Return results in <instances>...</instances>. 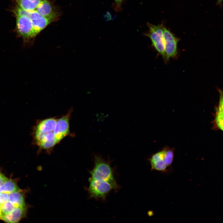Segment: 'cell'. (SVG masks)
<instances>
[{
	"mask_svg": "<svg viewBox=\"0 0 223 223\" xmlns=\"http://www.w3.org/2000/svg\"><path fill=\"white\" fill-rule=\"evenodd\" d=\"M94 167L90 171L89 179L99 182H110L117 183L114 177L109 158L106 160L99 154H94Z\"/></svg>",
	"mask_w": 223,
	"mask_h": 223,
	"instance_id": "obj_1",
	"label": "cell"
},
{
	"mask_svg": "<svg viewBox=\"0 0 223 223\" xmlns=\"http://www.w3.org/2000/svg\"><path fill=\"white\" fill-rule=\"evenodd\" d=\"M16 18V31L17 35L21 37L24 43L29 42L36 35L32 21L26 15H15Z\"/></svg>",
	"mask_w": 223,
	"mask_h": 223,
	"instance_id": "obj_2",
	"label": "cell"
},
{
	"mask_svg": "<svg viewBox=\"0 0 223 223\" xmlns=\"http://www.w3.org/2000/svg\"><path fill=\"white\" fill-rule=\"evenodd\" d=\"M148 32L145 34L151 41L152 45L159 54L164 59L165 53L162 24L156 25L148 23Z\"/></svg>",
	"mask_w": 223,
	"mask_h": 223,
	"instance_id": "obj_3",
	"label": "cell"
},
{
	"mask_svg": "<svg viewBox=\"0 0 223 223\" xmlns=\"http://www.w3.org/2000/svg\"><path fill=\"white\" fill-rule=\"evenodd\" d=\"M88 191L90 198L104 200L107 194L112 190L117 191L119 186L117 183L107 182L100 183L89 180Z\"/></svg>",
	"mask_w": 223,
	"mask_h": 223,
	"instance_id": "obj_4",
	"label": "cell"
},
{
	"mask_svg": "<svg viewBox=\"0 0 223 223\" xmlns=\"http://www.w3.org/2000/svg\"><path fill=\"white\" fill-rule=\"evenodd\" d=\"M15 15H24L28 17L31 20L36 35L44 29L50 23L51 20L41 15L36 11H24L17 5L14 10Z\"/></svg>",
	"mask_w": 223,
	"mask_h": 223,
	"instance_id": "obj_5",
	"label": "cell"
},
{
	"mask_svg": "<svg viewBox=\"0 0 223 223\" xmlns=\"http://www.w3.org/2000/svg\"><path fill=\"white\" fill-rule=\"evenodd\" d=\"M165 59L166 61L171 58H176L177 55V46L179 39L169 30L164 26L163 31Z\"/></svg>",
	"mask_w": 223,
	"mask_h": 223,
	"instance_id": "obj_6",
	"label": "cell"
},
{
	"mask_svg": "<svg viewBox=\"0 0 223 223\" xmlns=\"http://www.w3.org/2000/svg\"><path fill=\"white\" fill-rule=\"evenodd\" d=\"M57 120L55 118L47 119L40 122L37 125L34 133L35 139L37 144L45 135L54 131Z\"/></svg>",
	"mask_w": 223,
	"mask_h": 223,
	"instance_id": "obj_7",
	"label": "cell"
},
{
	"mask_svg": "<svg viewBox=\"0 0 223 223\" xmlns=\"http://www.w3.org/2000/svg\"><path fill=\"white\" fill-rule=\"evenodd\" d=\"M70 114L69 112L65 116L57 120L54 130L57 143L60 141L69 133V120Z\"/></svg>",
	"mask_w": 223,
	"mask_h": 223,
	"instance_id": "obj_8",
	"label": "cell"
},
{
	"mask_svg": "<svg viewBox=\"0 0 223 223\" xmlns=\"http://www.w3.org/2000/svg\"><path fill=\"white\" fill-rule=\"evenodd\" d=\"M165 149L164 147L161 151L153 154L149 161L151 171L155 170L166 173L168 171V168L164 162Z\"/></svg>",
	"mask_w": 223,
	"mask_h": 223,
	"instance_id": "obj_9",
	"label": "cell"
},
{
	"mask_svg": "<svg viewBox=\"0 0 223 223\" xmlns=\"http://www.w3.org/2000/svg\"><path fill=\"white\" fill-rule=\"evenodd\" d=\"M35 11L42 16L53 21L57 17V13L55 7L47 0H43Z\"/></svg>",
	"mask_w": 223,
	"mask_h": 223,
	"instance_id": "obj_10",
	"label": "cell"
},
{
	"mask_svg": "<svg viewBox=\"0 0 223 223\" xmlns=\"http://www.w3.org/2000/svg\"><path fill=\"white\" fill-rule=\"evenodd\" d=\"M26 211V207H15L11 213L2 215L0 219L8 223H17L25 216Z\"/></svg>",
	"mask_w": 223,
	"mask_h": 223,
	"instance_id": "obj_11",
	"label": "cell"
},
{
	"mask_svg": "<svg viewBox=\"0 0 223 223\" xmlns=\"http://www.w3.org/2000/svg\"><path fill=\"white\" fill-rule=\"evenodd\" d=\"M56 144L54 131L45 135L37 145L41 148L47 150L52 148Z\"/></svg>",
	"mask_w": 223,
	"mask_h": 223,
	"instance_id": "obj_12",
	"label": "cell"
},
{
	"mask_svg": "<svg viewBox=\"0 0 223 223\" xmlns=\"http://www.w3.org/2000/svg\"><path fill=\"white\" fill-rule=\"evenodd\" d=\"M43 0H17V6L23 10L31 11H35Z\"/></svg>",
	"mask_w": 223,
	"mask_h": 223,
	"instance_id": "obj_13",
	"label": "cell"
},
{
	"mask_svg": "<svg viewBox=\"0 0 223 223\" xmlns=\"http://www.w3.org/2000/svg\"><path fill=\"white\" fill-rule=\"evenodd\" d=\"M21 190L9 194L8 200L15 207H26L24 195Z\"/></svg>",
	"mask_w": 223,
	"mask_h": 223,
	"instance_id": "obj_14",
	"label": "cell"
},
{
	"mask_svg": "<svg viewBox=\"0 0 223 223\" xmlns=\"http://www.w3.org/2000/svg\"><path fill=\"white\" fill-rule=\"evenodd\" d=\"M20 190L14 181L8 179L0 186V193L4 192L10 194Z\"/></svg>",
	"mask_w": 223,
	"mask_h": 223,
	"instance_id": "obj_15",
	"label": "cell"
},
{
	"mask_svg": "<svg viewBox=\"0 0 223 223\" xmlns=\"http://www.w3.org/2000/svg\"><path fill=\"white\" fill-rule=\"evenodd\" d=\"M164 147V162L166 166L168 168L171 167L173 161L174 149L167 146Z\"/></svg>",
	"mask_w": 223,
	"mask_h": 223,
	"instance_id": "obj_16",
	"label": "cell"
},
{
	"mask_svg": "<svg viewBox=\"0 0 223 223\" xmlns=\"http://www.w3.org/2000/svg\"><path fill=\"white\" fill-rule=\"evenodd\" d=\"M15 208V207L11 202L9 200L8 201L1 205L2 216L11 213L14 210Z\"/></svg>",
	"mask_w": 223,
	"mask_h": 223,
	"instance_id": "obj_17",
	"label": "cell"
},
{
	"mask_svg": "<svg viewBox=\"0 0 223 223\" xmlns=\"http://www.w3.org/2000/svg\"><path fill=\"white\" fill-rule=\"evenodd\" d=\"M215 121L218 127L223 131V117L216 113Z\"/></svg>",
	"mask_w": 223,
	"mask_h": 223,
	"instance_id": "obj_18",
	"label": "cell"
},
{
	"mask_svg": "<svg viewBox=\"0 0 223 223\" xmlns=\"http://www.w3.org/2000/svg\"><path fill=\"white\" fill-rule=\"evenodd\" d=\"M9 194L4 192L0 193V204L1 205L8 201Z\"/></svg>",
	"mask_w": 223,
	"mask_h": 223,
	"instance_id": "obj_19",
	"label": "cell"
},
{
	"mask_svg": "<svg viewBox=\"0 0 223 223\" xmlns=\"http://www.w3.org/2000/svg\"><path fill=\"white\" fill-rule=\"evenodd\" d=\"M220 95L219 107L223 109V91L220 89H218Z\"/></svg>",
	"mask_w": 223,
	"mask_h": 223,
	"instance_id": "obj_20",
	"label": "cell"
},
{
	"mask_svg": "<svg viewBox=\"0 0 223 223\" xmlns=\"http://www.w3.org/2000/svg\"><path fill=\"white\" fill-rule=\"evenodd\" d=\"M116 6L115 7L116 11H119L121 10L122 3L123 0H114Z\"/></svg>",
	"mask_w": 223,
	"mask_h": 223,
	"instance_id": "obj_21",
	"label": "cell"
},
{
	"mask_svg": "<svg viewBox=\"0 0 223 223\" xmlns=\"http://www.w3.org/2000/svg\"><path fill=\"white\" fill-rule=\"evenodd\" d=\"M8 179L0 172V186L3 184Z\"/></svg>",
	"mask_w": 223,
	"mask_h": 223,
	"instance_id": "obj_22",
	"label": "cell"
},
{
	"mask_svg": "<svg viewBox=\"0 0 223 223\" xmlns=\"http://www.w3.org/2000/svg\"><path fill=\"white\" fill-rule=\"evenodd\" d=\"M217 114L223 117V109L219 107L217 109Z\"/></svg>",
	"mask_w": 223,
	"mask_h": 223,
	"instance_id": "obj_23",
	"label": "cell"
},
{
	"mask_svg": "<svg viewBox=\"0 0 223 223\" xmlns=\"http://www.w3.org/2000/svg\"><path fill=\"white\" fill-rule=\"evenodd\" d=\"M223 0H217L216 5H221Z\"/></svg>",
	"mask_w": 223,
	"mask_h": 223,
	"instance_id": "obj_24",
	"label": "cell"
},
{
	"mask_svg": "<svg viewBox=\"0 0 223 223\" xmlns=\"http://www.w3.org/2000/svg\"><path fill=\"white\" fill-rule=\"evenodd\" d=\"M2 216V214L1 212V205L0 204V219L1 218Z\"/></svg>",
	"mask_w": 223,
	"mask_h": 223,
	"instance_id": "obj_25",
	"label": "cell"
}]
</instances>
